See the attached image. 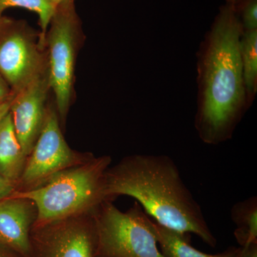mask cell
Returning <instances> with one entry per match:
<instances>
[{
  "label": "cell",
  "instance_id": "6da1fadb",
  "mask_svg": "<svg viewBox=\"0 0 257 257\" xmlns=\"http://www.w3.org/2000/svg\"><path fill=\"white\" fill-rule=\"evenodd\" d=\"M242 32L234 7L226 3L197 52L194 126L207 145H220L231 140L249 109L240 52Z\"/></svg>",
  "mask_w": 257,
  "mask_h": 257
},
{
  "label": "cell",
  "instance_id": "7a4b0ae2",
  "mask_svg": "<svg viewBox=\"0 0 257 257\" xmlns=\"http://www.w3.org/2000/svg\"><path fill=\"white\" fill-rule=\"evenodd\" d=\"M105 195L112 201L121 195L133 197L158 224L197 235L209 246H216L200 204L184 183L175 161L167 155H130L109 167Z\"/></svg>",
  "mask_w": 257,
  "mask_h": 257
},
{
  "label": "cell",
  "instance_id": "3957f363",
  "mask_svg": "<svg viewBox=\"0 0 257 257\" xmlns=\"http://www.w3.org/2000/svg\"><path fill=\"white\" fill-rule=\"evenodd\" d=\"M111 163L110 156H94L85 163L61 171L36 188L15 191L11 195L29 198L35 203L38 210L35 224L92 213L101 203L110 200L105 195V177Z\"/></svg>",
  "mask_w": 257,
  "mask_h": 257
},
{
  "label": "cell",
  "instance_id": "277c9868",
  "mask_svg": "<svg viewBox=\"0 0 257 257\" xmlns=\"http://www.w3.org/2000/svg\"><path fill=\"white\" fill-rule=\"evenodd\" d=\"M98 257H165L158 248L152 219L138 202L126 211L111 200L94 211Z\"/></svg>",
  "mask_w": 257,
  "mask_h": 257
},
{
  "label": "cell",
  "instance_id": "5b68a950",
  "mask_svg": "<svg viewBox=\"0 0 257 257\" xmlns=\"http://www.w3.org/2000/svg\"><path fill=\"white\" fill-rule=\"evenodd\" d=\"M80 28L74 0L57 5L47 30L45 49L49 85L55 94L59 118L63 121L72 99Z\"/></svg>",
  "mask_w": 257,
  "mask_h": 257
},
{
  "label": "cell",
  "instance_id": "8992f818",
  "mask_svg": "<svg viewBox=\"0 0 257 257\" xmlns=\"http://www.w3.org/2000/svg\"><path fill=\"white\" fill-rule=\"evenodd\" d=\"M94 157L92 153H82L69 146L62 135L57 111L52 106H47L41 133L27 157L15 191L36 188L61 171L82 165Z\"/></svg>",
  "mask_w": 257,
  "mask_h": 257
},
{
  "label": "cell",
  "instance_id": "52a82bcc",
  "mask_svg": "<svg viewBox=\"0 0 257 257\" xmlns=\"http://www.w3.org/2000/svg\"><path fill=\"white\" fill-rule=\"evenodd\" d=\"M23 20L0 18V74L16 94L47 73V55Z\"/></svg>",
  "mask_w": 257,
  "mask_h": 257
},
{
  "label": "cell",
  "instance_id": "ba28073f",
  "mask_svg": "<svg viewBox=\"0 0 257 257\" xmlns=\"http://www.w3.org/2000/svg\"><path fill=\"white\" fill-rule=\"evenodd\" d=\"M94 212L35 224L30 257H98Z\"/></svg>",
  "mask_w": 257,
  "mask_h": 257
},
{
  "label": "cell",
  "instance_id": "9c48e42d",
  "mask_svg": "<svg viewBox=\"0 0 257 257\" xmlns=\"http://www.w3.org/2000/svg\"><path fill=\"white\" fill-rule=\"evenodd\" d=\"M47 73L32 81L15 94L10 112L15 133L25 156L28 157L41 133L50 90Z\"/></svg>",
  "mask_w": 257,
  "mask_h": 257
},
{
  "label": "cell",
  "instance_id": "30bf717a",
  "mask_svg": "<svg viewBox=\"0 0 257 257\" xmlns=\"http://www.w3.org/2000/svg\"><path fill=\"white\" fill-rule=\"evenodd\" d=\"M38 217L35 203L10 195L0 201V243L23 257H30V232Z\"/></svg>",
  "mask_w": 257,
  "mask_h": 257
},
{
  "label": "cell",
  "instance_id": "8fae6325",
  "mask_svg": "<svg viewBox=\"0 0 257 257\" xmlns=\"http://www.w3.org/2000/svg\"><path fill=\"white\" fill-rule=\"evenodd\" d=\"M26 160L9 111L0 121V174L15 187L23 174Z\"/></svg>",
  "mask_w": 257,
  "mask_h": 257
},
{
  "label": "cell",
  "instance_id": "7c38bea8",
  "mask_svg": "<svg viewBox=\"0 0 257 257\" xmlns=\"http://www.w3.org/2000/svg\"><path fill=\"white\" fill-rule=\"evenodd\" d=\"M152 226L160 250L165 257H241L243 248H231L224 252L209 254L193 247L189 234L168 229L152 219Z\"/></svg>",
  "mask_w": 257,
  "mask_h": 257
},
{
  "label": "cell",
  "instance_id": "4fadbf2b",
  "mask_svg": "<svg viewBox=\"0 0 257 257\" xmlns=\"http://www.w3.org/2000/svg\"><path fill=\"white\" fill-rule=\"evenodd\" d=\"M231 218L236 229L234 235L241 247L247 248L257 241V199L256 196L235 204Z\"/></svg>",
  "mask_w": 257,
  "mask_h": 257
},
{
  "label": "cell",
  "instance_id": "5bb4252c",
  "mask_svg": "<svg viewBox=\"0 0 257 257\" xmlns=\"http://www.w3.org/2000/svg\"><path fill=\"white\" fill-rule=\"evenodd\" d=\"M240 52L248 107L257 92V30L243 31L240 39Z\"/></svg>",
  "mask_w": 257,
  "mask_h": 257
},
{
  "label": "cell",
  "instance_id": "9a60e30c",
  "mask_svg": "<svg viewBox=\"0 0 257 257\" xmlns=\"http://www.w3.org/2000/svg\"><path fill=\"white\" fill-rule=\"evenodd\" d=\"M56 7L47 0H0V18L5 10L11 8H24L35 13L38 16L42 30L39 35V47L45 50V37Z\"/></svg>",
  "mask_w": 257,
  "mask_h": 257
},
{
  "label": "cell",
  "instance_id": "2e32d148",
  "mask_svg": "<svg viewBox=\"0 0 257 257\" xmlns=\"http://www.w3.org/2000/svg\"><path fill=\"white\" fill-rule=\"evenodd\" d=\"M234 8L243 32L257 30V0H241Z\"/></svg>",
  "mask_w": 257,
  "mask_h": 257
},
{
  "label": "cell",
  "instance_id": "e0dca14e",
  "mask_svg": "<svg viewBox=\"0 0 257 257\" xmlns=\"http://www.w3.org/2000/svg\"><path fill=\"white\" fill-rule=\"evenodd\" d=\"M15 191V186L0 174V201L10 197Z\"/></svg>",
  "mask_w": 257,
  "mask_h": 257
},
{
  "label": "cell",
  "instance_id": "ac0fdd59",
  "mask_svg": "<svg viewBox=\"0 0 257 257\" xmlns=\"http://www.w3.org/2000/svg\"><path fill=\"white\" fill-rule=\"evenodd\" d=\"M13 94L8 83L0 74V103L8 99Z\"/></svg>",
  "mask_w": 257,
  "mask_h": 257
},
{
  "label": "cell",
  "instance_id": "d6986e66",
  "mask_svg": "<svg viewBox=\"0 0 257 257\" xmlns=\"http://www.w3.org/2000/svg\"><path fill=\"white\" fill-rule=\"evenodd\" d=\"M15 93H13L11 96L6 100L0 103V121L3 119V117L10 111V106H11L12 101L14 98Z\"/></svg>",
  "mask_w": 257,
  "mask_h": 257
},
{
  "label": "cell",
  "instance_id": "ffe728a7",
  "mask_svg": "<svg viewBox=\"0 0 257 257\" xmlns=\"http://www.w3.org/2000/svg\"><path fill=\"white\" fill-rule=\"evenodd\" d=\"M0 257H23L14 250L0 243Z\"/></svg>",
  "mask_w": 257,
  "mask_h": 257
},
{
  "label": "cell",
  "instance_id": "44dd1931",
  "mask_svg": "<svg viewBox=\"0 0 257 257\" xmlns=\"http://www.w3.org/2000/svg\"><path fill=\"white\" fill-rule=\"evenodd\" d=\"M241 257H257L256 243L251 245L247 248H243V253Z\"/></svg>",
  "mask_w": 257,
  "mask_h": 257
},
{
  "label": "cell",
  "instance_id": "7402d4cb",
  "mask_svg": "<svg viewBox=\"0 0 257 257\" xmlns=\"http://www.w3.org/2000/svg\"><path fill=\"white\" fill-rule=\"evenodd\" d=\"M241 0H226V3L227 4L232 5L233 6L235 7Z\"/></svg>",
  "mask_w": 257,
  "mask_h": 257
},
{
  "label": "cell",
  "instance_id": "603a6c76",
  "mask_svg": "<svg viewBox=\"0 0 257 257\" xmlns=\"http://www.w3.org/2000/svg\"><path fill=\"white\" fill-rule=\"evenodd\" d=\"M2 103V102H1Z\"/></svg>",
  "mask_w": 257,
  "mask_h": 257
}]
</instances>
